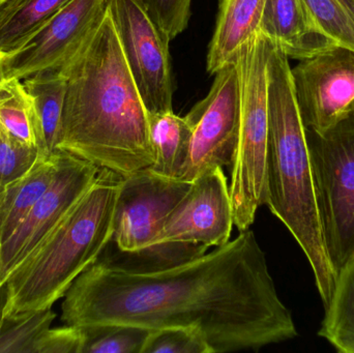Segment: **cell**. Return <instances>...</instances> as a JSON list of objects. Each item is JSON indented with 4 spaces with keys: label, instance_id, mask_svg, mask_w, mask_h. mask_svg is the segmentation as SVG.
Segmentation results:
<instances>
[{
    "label": "cell",
    "instance_id": "1",
    "mask_svg": "<svg viewBox=\"0 0 354 353\" xmlns=\"http://www.w3.org/2000/svg\"><path fill=\"white\" fill-rule=\"evenodd\" d=\"M62 321L79 329L185 327L214 353L259 350L297 336L251 229L164 271L130 273L95 261L66 292Z\"/></svg>",
    "mask_w": 354,
    "mask_h": 353
},
{
    "label": "cell",
    "instance_id": "2",
    "mask_svg": "<svg viewBox=\"0 0 354 353\" xmlns=\"http://www.w3.org/2000/svg\"><path fill=\"white\" fill-rule=\"evenodd\" d=\"M60 72L66 93L58 151L120 178L151 167L149 111L107 6Z\"/></svg>",
    "mask_w": 354,
    "mask_h": 353
},
{
    "label": "cell",
    "instance_id": "3",
    "mask_svg": "<svg viewBox=\"0 0 354 353\" xmlns=\"http://www.w3.org/2000/svg\"><path fill=\"white\" fill-rule=\"evenodd\" d=\"M268 142L264 204L292 234L311 265L324 308L337 277L322 238L307 132L289 58L272 43L268 60Z\"/></svg>",
    "mask_w": 354,
    "mask_h": 353
},
{
    "label": "cell",
    "instance_id": "4",
    "mask_svg": "<svg viewBox=\"0 0 354 353\" xmlns=\"http://www.w3.org/2000/svg\"><path fill=\"white\" fill-rule=\"evenodd\" d=\"M120 178L100 170L97 180L33 252L2 284V318L47 310L101 256L113 236Z\"/></svg>",
    "mask_w": 354,
    "mask_h": 353
},
{
    "label": "cell",
    "instance_id": "5",
    "mask_svg": "<svg viewBox=\"0 0 354 353\" xmlns=\"http://www.w3.org/2000/svg\"><path fill=\"white\" fill-rule=\"evenodd\" d=\"M272 41L258 31L239 50L241 117L230 190L234 226L250 229L266 197L268 142V60Z\"/></svg>",
    "mask_w": 354,
    "mask_h": 353
},
{
    "label": "cell",
    "instance_id": "6",
    "mask_svg": "<svg viewBox=\"0 0 354 353\" xmlns=\"http://www.w3.org/2000/svg\"><path fill=\"white\" fill-rule=\"evenodd\" d=\"M306 132L322 238L337 277L354 258V108L324 132Z\"/></svg>",
    "mask_w": 354,
    "mask_h": 353
},
{
    "label": "cell",
    "instance_id": "7",
    "mask_svg": "<svg viewBox=\"0 0 354 353\" xmlns=\"http://www.w3.org/2000/svg\"><path fill=\"white\" fill-rule=\"evenodd\" d=\"M122 53L149 113L172 111L170 39L143 0H106Z\"/></svg>",
    "mask_w": 354,
    "mask_h": 353
},
{
    "label": "cell",
    "instance_id": "8",
    "mask_svg": "<svg viewBox=\"0 0 354 353\" xmlns=\"http://www.w3.org/2000/svg\"><path fill=\"white\" fill-rule=\"evenodd\" d=\"M212 88L185 116L192 128L189 163L183 180L232 165L239 141L241 90L236 64L218 70Z\"/></svg>",
    "mask_w": 354,
    "mask_h": 353
},
{
    "label": "cell",
    "instance_id": "9",
    "mask_svg": "<svg viewBox=\"0 0 354 353\" xmlns=\"http://www.w3.org/2000/svg\"><path fill=\"white\" fill-rule=\"evenodd\" d=\"M100 170L97 166L72 153L58 151L57 169L49 188L12 236L0 246L1 292L2 284L8 274L22 263L64 219L93 186Z\"/></svg>",
    "mask_w": 354,
    "mask_h": 353
},
{
    "label": "cell",
    "instance_id": "10",
    "mask_svg": "<svg viewBox=\"0 0 354 353\" xmlns=\"http://www.w3.org/2000/svg\"><path fill=\"white\" fill-rule=\"evenodd\" d=\"M301 120L324 132L354 108V50L335 45L291 68Z\"/></svg>",
    "mask_w": 354,
    "mask_h": 353
},
{
    "label": "cell",
    "instance_id": "11",
    "mask_svg": "<svg viewBox=\"0 0 354 353\" xmlns=\"http://www.w3.org/2000/svg\"><path fill=\"white\" fill-rule=\"evenodd\" d=\"M191 182L158 175L149 168L120 180L111 242L127 252L157 244L164 222Z\"/></svg>",
    "mask_w": 354,
    "mask_h": 353
},
{
    "label": "cell",
    "instance_id": "12",
    "mask_svg": "<svg viewBox=\"0 0 354 353\" xmlns=\"http://www.w3.org/2000/svg\"><path fill=\"white\" fill-rule=\"evenodd\" d=\"M234 226L232 202L223 168L207 170L166 218L157 244L180 242L221 247L230 240Z\"/></svg>",
    "mask_w": 354,
    "mask_h": 353
},
{
    "label": "cell",
    "instance_id": "13",
    "mask_svg": "<svg viewBox=\"0 0 354 353\" xmlns=\"http://www.w3.org/2000/svg\"><path fill=\"white\" fill-rule=\"evenodd\" d=\"M106 10V0H70L18 51L4 56L8 80L23 81L44 70H60Z\"/></svg>",
    "mask_w": 354,
    "mask_h": 353
},
{
    "label": "cell",
    "instance_id": "14",
    "mask_svg": "<svg viewBox=\"0 0 354 353\" xmlns=\"http://www.w3.org/2000/svg\"><path fill=\"white\" fill-rule=\"evenodd\" d=\"M259 31L295 59L312 57L336 45L318 26L304 0H266Z\"/></svg>",
    "mask_w": 354,
    "mask_h": 353
},
{
    "label": "cell",
    "instance_id": "15",
    "mask_svg": "<svg viewBox=\"0 0 354 353\" xmlns=\"http://www.w3.org/2000/svg\"><path fill=\"white\" fill-rule=\"evenodd\" d=\"M266 0H220L206 68L216 74L234 64L239 50L259 31Z\"/></svg>",
    "mask_w": 354,
    "mask_h": 353
},
{
    "label": "cell",
    "instance_id": "16",
    "mask_svg": "<svg viewBox=\"0 0 354 353\" xmlns=\"http://www.w3.org/2000/svg\"><path fill=\"white\" fill-rule=\"evenodd\" d=\"M32 102L41 159L58 151L66 81L60 70H44L22 81Z\"/></svg>",
    "mask_w": 354,
    "mask_h": 353
},
{
    "label": "cell",
    "instance_id": "17",
    "mask_svg": "<svg viewBox=\"0 0 354 353\" xmlns=\"http://www.w3.org/2000/svg\"><path fill=\"white\" fill-rule=\"evenodd\" d=\"M153 162L149 169L170 180H183L189 163L192 128L187 118L172 111L149 113Z\"/></svg>",
    "mask_w": 354,
    "mask_h": 353
},
{
    "label": "cell",
    "instance_id": "18",
    "mask_svg": "<svg viewBox=\"0 0 354 353\" xmlns=\"http://www.w3.org/2000/svg\"><path fill=\"white\" fill-rule=\"evenodd\" d=\"M58 151L41 159L21 180L0 193V246L25 219L33 205L49 188L57 169Z\"/></svg>",
    "mask_w": 354,
    "mask_h": 353
},
{
    "label": "cell",
    "instance_id": "19",
    "mask_svg": "<svg viewBox=\"0 0 354 353\" xmlns=\"http://www.w3.org/2000/svg\"><path fill=\"white\" fill-rule=\"evenodd\" d=\"M70 0H6L0 3V54L26 45Z\"/></svg>",
    "mask_w": 354,
    "mask_h": 353
},
{
    "label": "cell",
    "instance_id": "20",
    "mask_svg": "<svg viewBox=\"0 0 354 353\" xmlns=\"http://www.w3.org/2000/svg\"><path fill=\"white\" fill-rule=\"evenodd\" d=\"M207 249L203 245L169 242L127 252L120 250L118 247L113 249L109 244L97 261L106 267L130 273H153L201 256L207 252Z\"/></svg>",
    "mask_w": 354,
    "mask_h": 353
},
{
    "label": "cell",
    "instance_id": "21",
    "mask_svg": "<svg viewBox=\"0 0 354 353\" xmlns=\"http://www.w3.org/2000/svg\"><path fill=\"white\" fill-rule=\"evenodd\" d=\"M318 335L337 352L354 353V258L337 276Z\"/></svg>",
    "mask_w": 354,
    "mask_h": 353
},
{
    "label": "cell",
    "instance_id": "22",
    "mask_svg": "<svg viewBox=\"0 0 354 353\" xmlns=\"http://www.w3.org/2000/svg\"><path fill=\"white\" fill-rule=\"evenodd\" d=\"M0 130L39 149L32 102L21 80L10 79L0 85Z\"/></svg>",
    "mask_w": 354,
    "mask_h": 353
},
{
    "label": "cell",
    "instance_id": "23",
    "mask_svg": "<svg viewBox=\"0 0 354 353\" xmlns=\"http://www.w3.org/2000/svg\"><path fill=\"white\" fill-rule=\"evenodd\" d=\"M55 317L51 308L3 317L0 321V353H33L37 340L51 327Z\"/></svg>",
    "mask_w": 354,
    "mask_h": 353
},
{
    "label": "cell",
    "instance_id": "24",
    "mask_svg": "<svg viewBox=\"0 0 354 353\" xmlns=\"http://www.w3.org/2000/svg\"><path fill=\"white\" fill-rule=\"evenodd\" d=\"M81 353H141L149 330L127 325L85 327Z\"/></svg>",
    "mask_w": 354,
    "mask_h": 353
},
{
    "label": "cell",
    "instance_id": "25",
    "mask_svg": "<svg viewBox=\"0 0 354 353\" xmlns=\"http://www.w3.org/2000/svg\"><path fill=\"white\" fill-rule=\"evenodd\" d=\"M314 20L336 45L354 50V19L338 0H304Z\"/></svg>",
    "mask_w": 354,
    "mask_h": 353
},
{
    "label": "cell",
    "instance_id": "26",
    "mask_svg": "<svg viewBox=\"0 0 354 353\" xmlns=\"http://www.w3.org/2000/svg\"><path fill=\"white\" fill-rule=\"evenodd\" d=\"M39 158L37 147L27 146L0 130V193L24 178Z\"/></svg>",
    "mask_w": 354,
    "mask_h": 353
},
{
    "label": "cell",
    "instance_id": "27",
    "mask_svg": "<svg viewBox=\"0 0 354 353\" xmlns=\"http://www.w3.org/2000/svg\"><path fill=\"white\" fill-rule=\"evenodd\" d=\"M141 353H214L199 332L185 327L151 330Z\"/></svg>",
    "mask_w": 354,
    "mask_h": 353
},
{
    "label": "cell",
    "instance_id": "28",
    "mask_svg": "<svg viewBox=\"0 0 354 353\" xmlns=\"http://www.w3.org/2000/svg\"><path fill=\"white\" fill-rule=\"evenodd\" d=\"M151 19L170 41L187 29L192 0H143Z\"/></svg>",
    "mask_w": 354,
    "mask_h": 353
},
{
    "label": "cell",
    "instance_id": "29",
    "mask_svg": "<svg viewBox=\"0 0 354 353\" xmlns=\"http://www.w3.org/2000/svg\"><path fill=\"white\" fill-rule=\"evenodd\" d=\"M84 334L83 330L66 325L48 329L35 343L33 353H81Z\"/></svg>",
    "mask_w": 354,
    "mask_h": 353
},
{
    "label": "cell",
    "instance_id": "30",
    "mask_svg": "<svg viewBox=\"0 0 354 353\" xmlns=\"http://www.w3.org/2000/svg\"><path fill=\"white\" fill-rule=\"evenodd\" d=\"M341 6L349 12L351 17L354 19V0H338Z\"/></svg>",
    "mask_w": 354,
    "mask_h": 353
},
{
    "label": "cell",
    "instance_id": "31",
    "mask_svg": "<svg viewBox=\"0 0 354 353\" xmlns=\"http://www.w3.org/2000/svg\"><path fill=\"white\" fill-rule=\"evenodd\" d=\"M3 54H0V85L3 84L4 82L8 81L6 76V70H4V64H3Z\"/></svg>",
    "mask_w": 354,
    "mask_h": 353
},
{
    "label": "cell",
    "instance_id": "32",
    "mask_svg": "<svg viewBox=\"0 0 354 353\" xmlns=\"http://www.w3.org/2000/svg\"><path fill=\"white\" fill-rule=\"evenodd\" d=\"M4 298L2 296L1 289H0V321H2V312H3Z\"/></svg>",
    "mask_w": 354,
    "mask_h": 353
},
{
    "label": "cell",
    "instance_id": "33",
    "mask_svg": "<svg viewBox=\"0 0 354 353\" xmlns=\"http://www.w3.org/2000/svg\"><path fill=\"white\" fill-rule=\"evenodd\" d=\"M6 1V0H0V3H2V2Z\"/></svg>",
    "mask_w": 354,
    "mask_h": 353
}]
</instances>
